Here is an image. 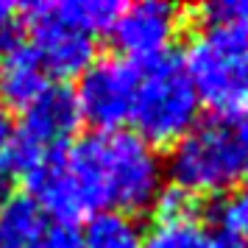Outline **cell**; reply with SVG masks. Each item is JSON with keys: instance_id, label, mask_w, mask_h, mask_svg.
<instances>
[{"instance_id": "obj_2", "label": "cell", "mask_w": 248, "mask_h": 248, "mask_svg": "<svg viewBox=\"0 0 248 248\" xmlns=\"http://www.w3.org/2000/svg\"><path fill=\"white\" fill-rule=\"evenodd\" d=\"M173 187L192 195H220L248 176V114L198 120L165 159Z\"/></svg>"}, {"instance_id": "obj_1", "label": "cell", "mask_w": 248, "mask_h": 248, "mask_svg": "<svg viewBox=\"0 0 248 248\" xmlns=\"http://www.w3.org/2000/svg\"><path fill=\"white\" fill-rule=\"evenodd\" d=\"M28 195L59 223L98 212L140 215L165 187V159L134 131H92L73 140L64 154L31 173Z\"/></svg>"}, {"instance_id": "obj_16", "label": "cell", "mask_w": 248, "mask_h": 248, "mask_svg": "<svg viewBox=\"0 0 248 248\" xmlns=\"http://www.w3.org/2000/svg\"><path fill=\"white\" fill-rule=\"evenodd\" d=\"M220 223L223 229L248 240V176L240 181V190H234L223 203H220Z\"/></svg>"}, {"instance_id": "obj_10", "label": "cell", "mask_w": 248, "mask_h": 248, "mask_svg": "<svg viewBox=\"0 0 248 248\" xmlns=\"http://www.w3.org/2000/svg\"><path fill=\"white\" fill-rule=\"evenodd\" d=\"M47 215L28 192L0 198V248H34Z\"/></svg>"}, {"instance_id": "obj_19", "label": "cell", "mask_w": 248, "mask_h": 248, "mask_svg": "<svg viewBox=\"0 0 248 248\" xmlns=\"http://www.w3.org/2000/svg\"><path fill=\"white\" fill-rule=\"evenodd\" d=\"M209 248H248V240L234 234V232H229V229H220V232L212 234V246Z\"/></svg>"}, {"instance_id": "obj_18", "label": "cell", "mask_w": 248, "mask_h": 248, "mask_svg": "<svg viewBox=\"0 0 248 248\" xmlns=\"http://www.w3.org/2000/svg\"><path fill=\"white\" fill-rule=\"evenodd\" d=\"M14 131H17V123H14V114H12V109L0 103V156L6 154V148L12 145Z\"/></svg>"}, {"instance_id": "obj_20", "label": "cell", "mask_w": 248, "mask_h": 248, "mask_svg": "<svg viewBox=\"0 0 248 248\" xmlns=\"http://www.w3.org/2000/svg\"><path fill=\"white\" fill-rule=\"evenodd\" d=\"M14 14H17V6H14V3H6V0H0V34L14 25Z\"/></svg>"}, {"instance_id": "obj_15", "label": "cell", "mask_w": 248, "mask_h": 248, "mask_svg": "<svg viewBox=\"0 0 248 248\" xmlns=\"http://www.w3.org/2000/svg\"><path fill=\"white\" fill-rule=\"evenodd\" d=\"M201 28L206 25H237L248 28V0H215L195 9Z\"/></svg>"}, {"instance_id": "obj_11", "label": "cell", "mask_w": 248, "mask_h": 248, "mask_svg": "<svg viewBox=\"0 0 248 248\" xmlns=\"http://www.w3.org/2000/svg\"><path fill=\"white\" fill-rule=\"evenodd\" d=\"M84 248H142V229L131 215L98 212L81 232Z\"/></svg>"}, {"instance_id": "obj_17", "label": "cell", "mask_w": 248, "mask_h": 248, "mask_svg": "<svg viewBox=\"0 0 248 248\" xmlns=\"http://www.w3.org/2000/svg\"><path fill=\"white\" fill-rule=\"evenodd\" d=\"M34 248H84L81 229L73 226V223L47 220V226L42 229V234H39Z\"/></svg>"}, {"instance_id": "obj_13", "label": "cell", "mask_w": 248, "mask_h": 248, "mask_svg": "<svg viewBox=\"0 0 248 248\" xmlns=\"http://www.w3.org/2000/svg\"><path fill=\"white\" fill-rule=\"evenodd\" d=\"M59 12L76 28L87 31L90 36H98L112 31L117 14L123 12V3L117 0H62Z\"/></svg>"}, {"instance_id": "obj_5", "label": "cell", "mask_w": 248, "mask_h": 248, "mask_svg": "<svg viewBox=\"0 0 248 248\" xmlns=\"http://www.w3.org/2000/svg\"><path fill=\"white\" fill-rule=\"evenodd\" d=\"M78 125L81 112L76 92L67 84H47V90L23 109V120L14 131L12 145L0 156V165L9 176L28 179L50 159L64 154L78 134Z\"/></svg>"}, {"instance_id": "obj_14", "label": "cell", "mask_w": 248, "mask_h": 248, "mask_svg": "<svg viewBox=\"0 0 248 248\" xmlns=\"http://www.w3.org/2000/svg\"><path fill=\"white\" fill-rule=\"evenodd\" d=\"M154 220H179V217H195L201 215V198L181 187H162V192L154 201Z\"/></svg>"}, {"instance_id": "obj_12", "label": "cell", "mask_w": 248, "mask_h": 248, "mask_svg": "<svg viewBox=\"0 0 248 248\" xmlns=\"http://www.w3.org/2000/svg\"><path fill=\"white\" fill-rule=\"evenodd\" d=\"M212 232L195 217H179V220H154L148 232H142V248H209Z\"/></svg>"}, {"instance_id": "obj_9", "label": "cell", "mask_w": 248, "mask_h": 248, "mask_svg": "<svg viewBox=\"0 0 248 248\" xmlns=\"http://www.w3.org/2000/svg\"><path fill=\"white\" fill-rule=\"evenodd\" d=\"M47 90V70L17 25L0 34V103L25 109Z\"/></svg>"}, {"instance_id": "obj_4", "label": "cell", "mask_w": 248, "mask_h": 248, "mask_svg": "<svg viewBox=\"0 0 248 248\" xmlns=\"http://www.w3.org/2000/svg\"><path fill=\"white\" fill-rule=\"evenodd\" d=\"M181 59L201 106L220 117L248 114V28L206 25Z\"/></svg>"}, {"instance_id": "obj_3", "label": "cell", "mask_w": 248, "mask_h": 248, "mask_svg": "<svg viewBox=\"0 0 248 248\" xmlns=\"http://www.w3.org/2000/svg\"><path fill=\"white\" fill-rule=\"evenodd\" d=\"M201 120V101L179 53H162L140 67L131 123L148 145H176Z\"/></svg>"}, {"instance_id": "obj_8", "label": "cell", "mask_w": 248, "mask_h": 248, "mask_svg": "<svg viewBox=\"0 0 248 248\" xmlns=\"http://www.w3.org/2000/svg\"><path fill=\"white\" fill-rule=\"evenodd\" d=\"M181 9L162 0H140L123 6L112 25V39L120 56L128 62H151V59L168 53L173 39L181 31Z\"/></svg>"}, {"instance_id": "obj_21", "label": "cell", "mask_w": 248, "mask_h": 248, "mask_svg": "<svg viewBox=\"0 0 248 248\" xmlns=\"http://www.w3.org/2000/svg\"><path fill=\"white\" fill-rule=\"evenodd\" d=\"M6 184H9V173H6L3 165H0V195H3V190H6Z\"/></svg>"}, {"instance_id": "obj_6", "label": "cell", "mask_w": 248, "mask_h": 248, "mask_svg": "<svg viewBox=\"0 0 248 248\" xmlns=\"http://www.w3.org/2000/svg\"><path fill=\"white\" fill-rule=\"evenodd\" d=\"M140 84V67L123 56L95 59L90 67L78 76V103L81 120L95 131H117L131 120L134 95Z\"/></svg>"}, {"instance_id": "obj_7", "label": "cell", "mask_w": 248, "mask_h": 248, "mask_svg": "<svg viewBox=\"0 0 248 248\" xmlns=\"http://www.w3.org/2000/svg\"><path fill=\"white\" fill-rule=\"evenodd\" d=\"M31 47L42 67L56 78H76L95 62V36L81 31L59 12V3H28L23 9Z\"/></svg>"}]
</instances>
